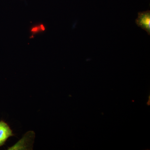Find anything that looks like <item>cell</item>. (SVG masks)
<instances>
[{
    "label": "cell",
    "mask_w": 150,
    "mask_h": 150,
    "mask_svg": "<svg viewBox=\"0 0 150 150\" xmlns=\"http://www.w3.org/2000/svg\"><path fill=\"white\" fill-rule=\"evenodd\" d=\"M41 28H42V30H44V29H45V28H44V27H43V25H41Z\"/></svg>",
    "instance_id": "obj_4"
},
{
    "label": "cell",
    "mask_w": 150,
    "mask_h": 150,
    "mask_svg": "<svg viewBox=\"0 0 150 150\" xmlns=\"http://www.w3.org/2000/svg\"><path fill=\"white\" fill-rule=\"evenodd\" d=\"M138 27L141 28L147 32L150 35V11L139 12L138 13V18L135 21Z\"/></svg>",
    "instance_id": "obj_1"
},
{
    "label": "cell",
    "mask_w": 150,
    "mask_h": 150,
    "mask_svg": "<svg viewBox=\"0 0 150 150\" xmlns=\"http://www.w3.org/2000/svg\"><path fill=\"white\" fill-rule=\"evenodd\" d=\"M38 30L37 28H33V29H32V31H37Z\"/></svg>",
    "instance_id": "obj_3"
},
{
    "label": "cell",
    "mask_w": 150,
    "mask_h": 150,
    "mask_svg": "<svg viewBox=\"0 0 150 150\" xmlns=\"http://www.w3.org/2000/svg\"><path fill=\"white\" fill-rule=\"evenodd\" d=\"M13 135L8 125L4 121H0V146L5 144L9 137Z\"/></svg>",
    "instance_id": "obj_2"
}]
</instances>
